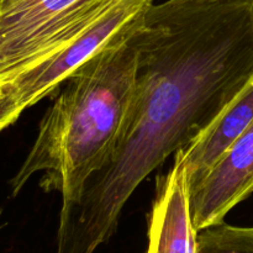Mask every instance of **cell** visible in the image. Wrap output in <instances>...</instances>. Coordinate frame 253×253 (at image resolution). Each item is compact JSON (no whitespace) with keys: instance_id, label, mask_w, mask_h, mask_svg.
I'll return each mask as SVG.
<instances>
[{"instance_id":"obj_8","label":"cell","mask_w":253,"mask_h":253,"mask_svg":"<svg viewBox=\"0 0 253 253\" xmlns=\"http://www.w3.org/2000/svg\"><path fill=\"white\" fill-rule=\"evenodd\" d=\"M197 253H253V227L221 222L200 230Z\"/></svg>"},{"instance_id":"obj_6","label":"cell","mask_w":253,"mask_h":253,"mask_svg":"<svg viewBox=\"0 0 253 253\" xmlns=\"http://www.w3.org/2000/svg\"><path fill=\"white\" fill-rule=\"evenodd\" d=\"M197 236L190 215L187 168L179 150L173 167L158 182L146 253H197Z\"/></svg>"},{"instance_id":"obj_7","label":"cell","mask_w":253,"mask_h":253,"mask_svg":"<svg viewBox=\"0 0 253 253\" xmlns=\"http://www.w3.org/2000/svg\"><path fill=\"white\" fill-rule=\"evenodd\" d=\"M252 124L253 81L197 141L182 148L189 190L202 183L217 161Z\"/></svg>"},{"instance_id":"obj_10","label":"cell","mask_w":253,"mask_h":253,"mask_svg":"<svg viewBox=\"0 0 253 253\" xmlns=\"http://www.w3.org/2000/svg\"><path fill=\"white\" fill-rule=\"evenodd\" d=\"M1 2H2V0H0V7H1Z\"/></svg>"},{"instance_id":"obj_1","label":"cell","mask_w":253,"mask_h":253,"mask_svg":"<svg viewBox=\"0 0 253 253\" xmlns=\"http://www.w3.org/2000/svg\"><path fill=\"white\" fill-rule=\"evenodd\" d=\"M133 95L105 162L59 212L56 253H94L138 185L253 81V0L153 2L133 32Z\"/></svg>"},{"instance_id":"obj_11","label":"cell","mask_w":253,"mask_h":253,"mask_svg":"<svg viewBox=\"0 0 253 253\" xmlns=\"http://www.w3.org/2000/svg\"><path fill=\"white\" fill-rule=\"evenodd\" d=\"M0 215H1V209H0Z\"/></svg>"},{"instance_id":"obj_2","label":"cell","mask_w":253,"mask_h":253,"mask_svg":"<svg viewBox=\"0 0 253 253\" xmlns=\"http://www.w3.org/2000/svg\"><path fill=\"white\" fill-rule=\"evenodd\" d=\"M138 24L94 54L62 84L11 180L12 197L32 175L42 173L40 187L46 193L61 194V210L79 202L89 178L110 153L130 106L137 63L133 32Z\"/></svg>"},{"instance_id":"obj_4","label":"cell","mask_w":253,"mask_h":253,"mask_svg":"<svg viewBox=\"0 0 253 253\" xmlns=\"http://www.w3.org/2000/svg\"><path fill=\"white\" fill-rule=\"evenodd\" d=\"M153 2L155 0H120L77 39L5 85L16 93L25 109L35 105L100 49L130 32Z\"/></svg>"},{"instance_id":"obj_9","label":"cell","mask_w":253,"mask_h":253,"mask_svg":"<svg viewBox=\"0 0 253 253\" xmlns=\"http://www.w3.org/2000/svg\"><path fill=\"white\" fill-rule=\"evenodd\" d=\"M25 106L10 86H0V132L14 124L24 113Z\"/></svg>"},{"instance_id":"obj_5","label":"cell","mask_w":253,"mask_h":253,"mask_svg":"<svg viewBox=\"0 0 253 253\" xmlns=\"http://www.w3.org/2000/svg\"><path fill=\"white\" fill-rule=\"evenodd\" d=\"M253 194V124L189 190L190 215L198 231L224 222L236 205Z\"/></svg>"},{"instance_id":"obj_3","label":"cell","mask_w":253,"mask_h":253,"mask_svg":"<svg viewBox=\"0 0 253 253\" xmlns=\"http://www.w3.org/2000/svg\"><path fill=\"white\" fill-rule=\"evenodd\" d=\"M120 0H2L0 86L83 34Z\"/></svg>"}]
</instances>
